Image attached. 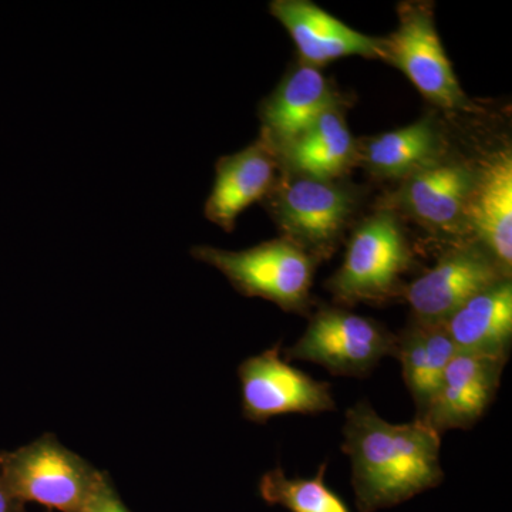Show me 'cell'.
I'll list each match as a JSON object with an SVG mask.
<instances>
[{
	"instance_id": "cell-1",
	"label": "cell",
	"mask_w": 512,
	"mask_h": 512,
	"mask_svg": "<svg viewBox=\"0 0 512 512\" xmlns=\"http://www.w3.org/2000/svg\"><path fill=\"white\" fill-rule=\"evenodd\" d=\"M342 451L359 512L396 507L444 480L440 434L419 417L390 423L367 400L346 412Z\"/></svg>"
},
{
	"instance_id": "cell-23",
	"label": "cell",
	"mask_w": 512,
	"mask_h": 512,
	"mask_svg": "<svg viewBox=\"0 0 512 512\" xmlns=\"http://www.w3.org/2000/svg\"><path fill=\"white\" fill-rule=\"evenodd\" d=\"M49 512H52V511H49Z\"/></svg>"
},
{
	"instance_id": "cell-13",
	"label": "cell",
	"mask_w": 512,
	"mask_h": 512,
	"mask_svg": "<svg viewBox=\"0 0 512 512\" xmlns=\"http://www.w3.org/2000/svg\"><path fill=\"white\" fill-rule=\"evenodd\" d=\"M467 232L490 254L505 275L512 266V156L501 150L477 167L467 207Z\"/></svg>"
},
{
	"instance_id": "cell-3",
	"label": "cell",
	"mask_w": 512,
	"mask_h": 512,
	"mask_svg": "<svg viewBox=\"0 0 512 512\" xmlns=\"http://www.w3.org/2000/svg\"><path fill=\"white\" fill-rule=\"evenodd\" d=\"M103 474L49 433L0 453V477L13 497L49 511L83 512Z\"/></svg>"
},
{
	"instance_id": "cell-20",
	"label": "cell",
	"mask_w": 512,
	"mask_h": 512,
	"mask_svg": "<svg viewBox=\"0 0 512 512\" xmlns=\"http://www.w3.org/2000/svg\"><path fill=\"white\" fill-rule=\"evenodd\" d=\"M328 463L320 464L315 477H288L281 466L266 471L259 480L262 500L291 512H350L348 505L326 484Z\"/></svg>"
},
{
	"instance_id": "cell-17",
	"label": "cell",
	"mask_w": 512,
	"mask_h": 512,
	"mask_svg": "<svg viewBox=\"0 0 512 512\" xmlns=\"http://www.w3.org/2000/svg\"><path fill=\"white\" fill-rule=\"evenodd\" d=\"M396 359L416 404V417L426 412L457 349L443 323L413 322L396 335Z\"/></svg>"
},
{
	"instance_id": "cell-11",
	"label": "cell",
	"mask_w": 512,
	"mask_h": 512,
	"mask_svg": "<svg viewBox=\"0 0 512 512\" xmlns=\"http://www.w3.org/2000/svg\"><path fill=\"white\" fill-rule=\"evenodd\" d=\"M477 167L458 161L440 164L406 178L397 205L421 224L448 235L467 232V207Z\"/></svg>"
},
{
	"instance_id": "cell-7",
	"label": "cell",
	"mask_w": 512,
	"mask_h": 512,
	"mask_svg": "<svg viewBox=\"0 0 512 512\" xmlns=\"http://www.w3.org/2000/svg\"><path fill=\"white\" fill-rule=\"evenodd\" d=\"M242 414L265 424L284 414L335 412L336 402L326 382L313 379L281 356V346L248 357L238 366Z\"/></svg>"
},
{
	"instance_id": "cell-21",
	"label": "cell",
	"mask_w": 512,
	"mask_h": 512,
	"mask_svg": "<svg viewBox=\"0 0 512 512\" xmlns=\"http://www.w3.org/2000/svg\"><path fill=\"white\" fill-rule=\"evenodd\" d=\"M83 512H131L114 488L109 474L104 473Z\"/></svg>"
},
{
	"instance_id": "cell-6",
	"label": "cell",
	"mask_w": 512,
	"mask_h": 512,
	"mask_svg": "<svg viewBox=\"0 0 512 512\" xmlns=\"http://www.w3.org/2000/svg\"><path fill=\"white\" fill-rule=\"evenodd\" d=\"M399 16V28L383 39L382 59L402 70L416 89L441 109H466L467 96L441 45L431 6L402 3Z\"/></svg>"
},
{
	"instance_id": "cell-15",
	"label": "cell",
	"mask_w": 512,
	"mask_h": 512,
	"mask_svg": "<svg viewBox=\"0 0 512 512\" xmlns=\"http://www.w3.org/2000/svg\"><path fill=\"white\" fill-rule=\"evenodd\" d=\"M333 109H338V99L328 79L319 69L301 64L262 103V138L278 154Z\"/></svg>"
},
{
	"instance_id": "cell-10",
	"label": "cell",
	"mask_w": 512,
	"mask_h": 512,
	"mask_svg": "<svg viewBox=\"0 0 512 512\" xmlns=\"http://www.w3.org/2000/svg\"><path fill=\"white\" fill-rule=\"evenodd\" d=\"M510 357L457 352L444 372L436 394L419 416L431 429L468 430L493 404Z\"/></svg>"
},
{
	"instance_id": "cell-22",
	"label": "cell",
	"mask_w": 512,
	"mask_h": 512,
	"mask_svg": "<svg viewBox=\"0 0 512 512\" xmlns=\"http://www.w3.org/2000/svg\"><path fill=\"white\" fill-rule=\"evenodd\" d=\"M0 512H28L26 504L13 497L0 477Z\"/></svg>"
},
{
	"instance_id": "cell-8",
	"label": "cell",
	"mask_w": 512,
	"mask_h": 512,
	"mask_svg": "<svg viewBox=\"0 0 512 512\" xmlns=\"http://www.w3.org/2000/svg\"><path fill=\"white\" fill-rule=\"evenodd\" d=\"M271 211L284 238L316 261L335 252L355 198L333 181L299 177L286 181L271 198Z\"/></svg>"
},
{
	"instance_id": "cell-19",
	"label": "cell",
	"mask_w": 512,
	"mask_h": 512,
	"mask_svg": "<svg viewBox=\"0 0 512 512\" xmlns=\"http://www.w3.org/2000/svg\"><path fill=\"white\" fill-rule=\"evenodd\" d=\"M446 141L436 121L424 117L410 126L380 134L363 150V161L373 174L409 178L444 161Z\"/></svg>"
},
{
	"instance_id": "cell-5",
	"label": "cell",
	"mask_w": 512,
	"mask_h": 512,
	"mask_svg": "<svg viewBox=\"0 0 512 512\" xmlns=\"http://www.w3.org/2000/svg\"><path fill=\"white\" fill-rule=\"evenodd\" d=\"M397 338L382 323L336 306L312 313L295 345L284 350L286 360L325 367L335 376L363 377L384 357L396 356Z\"/></svg>"
},
{
	"instance_id": "cell-9",
	"label": "cell",
	"mask_w": 512,
	"mask_h": 512,
	"mask_svg": "<svg viewBox=\"0 0 512 512\" xmlns=\"http://www.w3.org/2000/svg\"><path fill=\"white\" fill-rule=\"evenodd\" d=\"M503 279H511L478 244L460 245L446 252L433 268L412 284L403 296L413 311V319L424 323H444L460 306L477 293Z\"/></svg>"
},
{
	"instance_id": "cell-16",
	"label": "cell",
	"mask_w": 512,
	"mask_h": 512,
	"mask_svg": "<svg viewBox=\"0 0 512 512\" xmlns=\"http://www.w3.org/2000/svg\"><path fill=\"white\" fill-rule=\"evenodd\" d=\"M457 352L510 357L512 282L503 279L464 303L443 323Z\"/></svg>"
},
{
	"instance_id": "cell-4",
	"label": "cell",
	"mask_w": 512,
	"mask_h": 512,
	"mask_svg": "<svg viewBox=\"0 0 512 512\" xmlns=\"http://www.w3.org/2000/svg\"><path fill=\"white\" fill-rule=\"evenodd\" d=\"M412 265L402 225L392 211H380L353 232L345 259L326 288L343 305L384 302L403 293V276Z\"/></svg>"
},
{
	"instance_id": "cell-12",
	"label": "cell",
	"mask_w": 512,
	"mask_h": 512,
	"mask_svg": "<svg viewBox=\"0 0 512 512\" xmlns=\"http://www.w3.org/2000/svg\"><path fill=\"white\" fill-rule=\"evenodd\" d=\"M272 15L288 30L303 64L319 69L348 56L380 57L383 39L363 35L306 0H275Z\"/></svg>"
},
{
	"instance_id": "cell-2",
	"label": "cell",
	"mask_w": 512,
	"mask_h": 512,
	"mask_svg": "<svg viewBox=\"0 0 512 512\" xmlns=\"http://www.w3.org/2000/svg\"><path fill=\"white\" fill-rule=\"evenodd\" d=\"M191 255L218 269L241 295L266 299L289 313L311 311L318 261L288 239H272L244 251L198 245Z\"/></svg>"
},
{
	"instance_id": "cell-14",
	"label": "cell",
	"mask_w": 512,
	"mask_h": 512,
	"mask_svg": "<svg viewBox=\"0 0 512 512\" xmlns=\"http://www.w3.org/2000/svg\"><path fill=\"white\" fill-rule=\"evenodd\" d=\"M278 164L274 147L262 137L244 150L220 158L205 202L207 220L224 231H234L239 215L274 188Z\"/></svg>"
},
{
	"instance_id": "cell-18",
	"label": "cell",
	"mask_w": 512,
	"mask_h": 512,
	"mask_svg": "<svg viewBox=\"0 0 512 512\" xmlns=\"http://www.w3.org/2000/svg\"><path fill=\"white\" fill-rule=\"evenodd\" d=\"M356 156L355 141L338 109L326 111L278 153L293 173L319 181H335L348 173Z\"/></svg>"
}]
</instances>
